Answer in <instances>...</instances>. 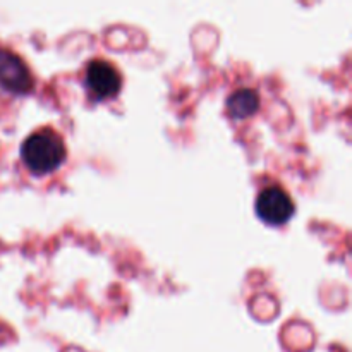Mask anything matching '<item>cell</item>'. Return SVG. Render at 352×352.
I'll use <instances>...</instances> for the list:
<instances>
[{"label": "cell", "instance_id": "1", "mask_svg": "<svg viewBox=\"0 0 352 352\" xmlns=\"http://www.w3.org/2000/svg\"><path fill=\"white\" fill-rule=\"evenodd\" d=\"M21 158L33 174H50L65 160V144L54 129H41L26 138L21 146Z\"/></svg>", "mask_w": 352, "mask_h": 352}, {"label": "cell", "instance_id": "2", "mask_svg": "<svg viewBox=\"0 0 352 352\" xmlns=\"http://www.w3.org/2000/svg\"><path fill=\"white\" fill-rule=\"evenodd\" d=\"M296 213L294 201L282 188H267L256 199V215L268 226H284Z\"/></svg>", "mask_w": 352, "mask_h": 352}, {"label": "cell", "instance_id": "3", "mask_svg": "<svg viewBox=\"0 0 352 352\" xmlns=\"http://www.w3.org/2000/svg\"><path fill=\"white\" fill-rule=\"evenodd\" d=\"M85 85L95 98L105 100L112 98L120 91L122 79H120V72L117 71L116 65L98 58V60H93L86 69Z\"/></svg>", "mask_w": 352, "mask_h": 352}, {"label": "cell", "instance_id": "4", "mask_svg": "<svg viewBox=\"0 0 352 352\" xmlns=\"http://www.w3.org/2000/svg\"><path fill=\"white\" fill-rule=\"evenodd\" d=\"M0 86L10 93H26L33 88L26 64L12 52L0 50Z\"/></svg>", "mask_w": 352, "mask_h": 352}, {"label": "cell", "instance_id": "5", "mask_svg": "<svg viewBox=\"0 0 352 352\" xmlns=\"http://www.w3.org/2000/svg\"><path fill=\"white\" fill-rule=\"evenodd\" d=\"M260 109V96L254 89L241 88L234 91L227 100V112L232 119H248Z\"/></svg>", "mask_w": 352, "mask_h": 352}]
</instances>
